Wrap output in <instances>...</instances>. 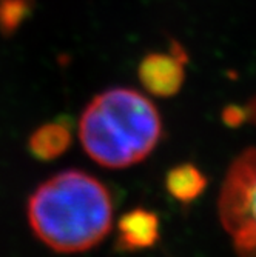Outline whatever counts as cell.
<instances>
[{"instance_id":"1","label":"cell","mask_w":256,"mask_h":257,"mask_svg":"<svg viewBox=\"0 0 256 257\" xmlns=\"http://www.w3.org/2000/svg\"><path fill=\"white\" fill-rule=\"evenodd\" d=\"M113 197L107 186L82 170H66L42 182L28 199L34 236L62 254L99 245L113 226Z\"/></svg>"},{"instance_id":"2","label":"cell","mask_w":256,"mask_h":257,"mask_svg":"<svg viewBox=\"0 0 256 257\" xmlns=\"http://www.w3.org/2000/svg\"><path fill=\"white\" fill-rule=\"evenodd\" d=\"M162 137L157 108L142 92L111 88L83 109L79 139L85 153L105 168L121 170L142 162Z\"/></svg>"},{"instance_id":"3","label":"cell","mask_w":256,"mask_h":257,"mask_svg":"<svg viewBox=\"0 0 256 257\" xmlns=\"http://www.w3.org/2000/svg\"><path fill=\"white\" fill-rule=\"evenodd\" d=\"M222 226L241 257H256V148L231 163L219 194Z\"/></svg>"},{"instance_id":"4","label":"cell","mask_w":256,"mask_h":257,"mask_svg":"<svg viewBox=\"0 0 256 257\" xmlns=\"http://www.w3.org/2000/svg\"><path fill=\"white\" fill-rule=\"evenodd\" d=\"M185 57L181 50L170 53H151L139 63V80L156 97H172L181 89L185 77Z\"/></svg>"},{"instance_id":"5","label":"cell","mask_w":256,"mask_h":257,"mask_svg":"<svg viewBox=\"0 0 256 257\" xmlns=\"http://www.w3.org/2000/svg\"><path fill=\"white\" fill-rule=\"evenodd\" d=\"M160 236V222L156 213L145 208H134L118 220L116 246L133 252L148 249L156 245Z\"/></svg>"},{"instance_id":"6","label":"cell","mask_w":256,"mask_h":257,"mask_svg":"<svg viewBox=\"0 0 256 257\" xmlns=\"http://www.w3.org/2000/svg\"><path fill=\"white\" fill-rule=\"evenodd\" d=\"M71 123L68 119L62 117L36 128L28 137V151L40 162H50L66 153L71 147Z\"/></svg>"},{"instance_id":"7","label":"cell","mask_w":256,"mask_h":257,"mask_svg":"<svg viewBox=\"0 0 256 257\" xmlns=\"http://www.w3.org/2000/svg\"><path fill=\"white\" fill-rule=\"evenodd\" d=\"M165 188L178 202L190 203L205 191L207 177L192 163H182L167 173Z\"/></svg>"},{"instance_id":"8","label":"cell","mask_w":256,"mask_h":257,"mask_svg":"<svg viewBox=\"0 0 256 257\" xmlns=\"http://www.w3.org/2000/svg\"><path fill=\"white\" fill-rule=\"evenodd\" d=\"M36 0H0V33L11 37L34 11Z\"/></svg>"}]
</instances>
